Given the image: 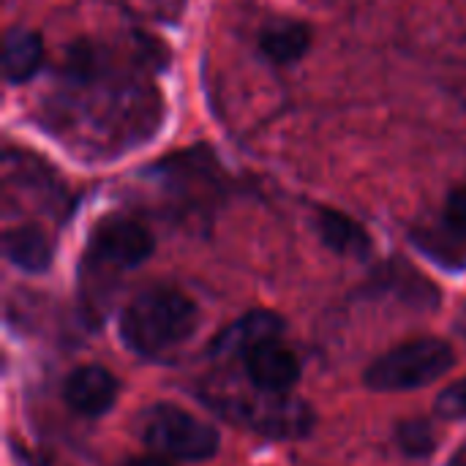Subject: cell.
Wrapping results in <instances>:
<instances>
[{
    "label": "cell",
    "mask_w": 466,
    "mask_h": 466,
    "mask_svg": "<svg viewBox=\"0 0 466 466\" xmlns=\"http://www.w3.org/2000/svg\"><path fill=\"white\" fill-rule=\"evenodd\" d=\"M281 330H284V322L273 311H251L240 317L238 322H232L229 328H224L213 339L210 350L218 358H246L251 350L268 341H279Z\"/></svg>",
    "instance_id": "obj_8"
},
{
    "label": "cell",
    "mask_w": 466,
    "mask_h": 466,
    "mask_svg": "<svg viewBox=\"0 0 466 466\" xmlns=\"http://www.w3.org/2000/svg\"><path fill=\"white\" fill-rule=\"evenodd\" d=\"M456 330H459V333H461V336L466 339V309L461 311V317L456 319Z\"/></svg>",
    "instance_id": "obj_17"
},
{
    "label": "cell",
    "mask_w": 466,
    "mask_h": 466,
    "mask_svg": "<svg viewBox=\"0 0 466 466\" xmlns=\"http://www.w3.org/2000/svg\"><path fill=\"white\" fill-rule=\"evenodd\" d=\"M153 235L145 224L126 216H106L87 240V259L96 268L131 270L153 254Z\"/></svg>",
    "instance_id": "obj_4"
},
{
    "label": "cell",
    "mask_w": 466,
    "mask_h": 466,
    "mask_svg": "<svg viewBox=\"0 0 466 466\" xmlns=\"http://www.w3.org/2000/svg\"><path fill=\"white\" fill-rule=\"evenodd\" d=\"M66 404L87 418H98L109 412L117 401V380L101 366H82L68 374L63 385Z\"/></svg>",
    "instance_id": "obj_7"
},
{
    "label": "cell",
    "mask_w": 466,
    "mask_h": 466,
    "mask_svg": "<svg viewBox=\"0 0 466 466\" xmlns=\"http://www.w3.org/2000/svg\"><path fill=\"white\" fill-rule=\"evenodd\" d=\"M453 369V350L440 339H415L371 363L366 385L380 393L415 390L442 380Z\"/></svg>",
    "instance_id": "obj_2"
},
{
    "label": "cell",
    "mask_w": 466,
    "mask_h": 466,
    "mask_svg": "<svg viewBox=\"0 0 466 466\" xmlns=\"http://www.w3.org/2000/svg\"><path fill=\"white\" fill-rule=\"evenodd\" d=\"M314 227H317L319 240L341 257L366 259L371 251V238L366 235V229L355 218H350L339 210H330V208L317 210Z\"/></svg>",
    "instance_id": "obj_10"
},
{
    "label": "cell",
    "mask_w": 466,
    "mask_h": 466,
    "mask_svg": "<svg viewBox=\"0 0 466 466\" xmlns=\"http://www.w3.org/2000/svg\"><path fill=\"white\" fill-rule=\"evenodd\" d=\"M437 415L445 420H466V377L437 396Z\"/></svg>",
    "instance_id": "obj_14"
},
{
    "label": "cell",
    "mask_w": 466,
    "mask_h": 466,
    "mask_svg": "<svg viewBox=\"0 0 466 466\" xmlns=\"http://www.w3.org/2000/svg\"><path fill=\"white\" fill-rule=\"evenodd\" d=\"M3 254L25 273H44L52 265V240L38 227H14L3 235Z\"/></svg>",
    "instance_id": "obj_12"
},
{
    "label": "cell",
    "mask_w": 466,
    "mask_h": 466,
    "mask_svg": "<svg viewBox=\"0 0 466 466\" xmlns=\"http://www.w3.org/2000/svg\"><path fill=\"white\" fill-rule=\"evenodd\" d=\"M139 437L177 461H205L218 453V431L169 404H156L139 418Z\"/></svg>",
    "instance_id": "obj_3"
},
{
    "label": "cell",
    "mask_w": 466,
    "mask_h": 466,
    "mask_svg": "<svg viewBox=\"0 0 466 466\" xmlns=\"http://www.w3.org/2000/svg\"><path fill=\"white\" fill-rule=\"evenodd\" d=\"M399 442L410 456H426L434 448V434L426 423H404L399 431Z\"/></svg>",
    "instance_id": "obj_15"
},
{
    "label": "cell",
    "mask_w": 466,
    "mask_h": 466,
    "mask_svg": "<svg viewBox=\"0 0 466 466\" xmlns=\"http://www.w3.org/2000/svg\"><path fill=\"white\" fill-rule=\"evenodd\" d=\"M126 466H172L169 461H164V459H153V456H147V459H134L131 464Z\"/></svg>",
    "instance_id": "obj_16"
},
{
    "label": "cell",
    "mask_w": 466,
    "mask_h": 466,
    "mask_svg": "<svg viewBox=\"0 0 466 466\" xmlns=\"http://www.w3.org/2000/svg\"><path fill=\"white\" fill-rule=\"evenodd\" d=\"M311 46V27L300 19H276L268 22L259 33V49L273 63H295Z\"/></svg>",
    "instance_id": "obj_11"
},
{
    "label": "cell",
    "mask_w": 466,
    "mask_h": 466,
    "mask_svg": "<svg viewBox=\"0 0 466 466\" xmlns=\"http://www.w3.org/2000/svg\"><path fill=\"white\" fill-rule=\"evenodd\" d=\"M420 246L437 257L448 268H464L466 265V186H459L442 213L434 229L420 235Z\"/></svg>",
    "instance_id": "obj_6"
},
{
    "label": "cell",
    "mask_w": 466,
    "mask_h": 466,
    "mask_svg": "<svg viewBox=\"0 0 466 466\" xmlns=\"http://www.w3.org/2000/svg\"><path fill=\"white\" fill-rule=\"evenodd\" d=\"M238 415L254 431L273 440H298L314 429V412L306 401L292 399L289 393H265L257 399L238 401Z\"/></svg>",
    "instance_id": "obj_5"
},
{
    "label": "cell",
    "mask_w": 466,
    "mask_h": 466,
    "mask_svg": "<svg viewBox=\"0 0 466 466\" xmlns=\"http://www.w3.org/2000/svg\"><path fill=\"white\" fill-rule=\"evenodd\" d=\"M197 328V306L177 289L158 287L134 298L120 317V336L137 355L153 358L183 344Z\"/></svg>",
    "instance_id": "obj_1"
},
{
    "label": "cell",
    "mask_w": 466,
    "mask_h": 466,
    "mask_svg": "<svg viewBox=\"0 0 466 466\" xmlns=\"http://www.w3.org/2000/svg\"><path fill=\"white\" fill-rule=\"evenodd\" d=\"M243 363L248 380L265 393H289V388L300 380V360L279 341H268L251 350Z\"/></svg>",
    "instance_id": "obj_9"
},
{
    "label": "cell",
    "mask_w": 466,
    "mask_h": 466,
    "mask_svg": "<svg viewBox=\"0 0 466 466\" xmlns=\"http://www.w3.org/2000/svg\"><path fill=\"white\" fill-rule=\"evenodd\" d=\"M44 60V41L27 27H11L3 38V74L8 82H27Z\"/></svg>",
    "instance_id": "obj_13"
}]
</instances>
